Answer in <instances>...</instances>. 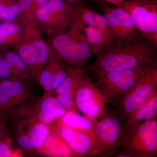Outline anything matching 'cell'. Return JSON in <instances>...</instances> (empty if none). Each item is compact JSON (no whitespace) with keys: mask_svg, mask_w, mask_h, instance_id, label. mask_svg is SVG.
Wrapping results in <instances>:
<instances>
[{"mask_svg":"<svg viewBox=\"0 0 157 157\" xmlns=\"http://www.w3.org/2000/svg\"><path fill=\"white\" fill-rule=\"evenodd\" d=\"M155 47L137 33L130 38L116 39L98 54L87 71L96 78L109 72L151 65L157 62Z\"/></svg>","mask_w":157,"mask_h":157,"instance_id":"cell-1","label":"cell"},{"mask_svg":"<svg viewBox=\"0 0 157 157\" xmlns=\"http://www.w3.org/2000/svg\"><path fill=\"white\" fill-rule=\"evenodd\" d=\"M122 151L116 157H156L157 118L144 121L125 132Z\"/></svg>","mask_w":157,"mask_h":157,"instance_id":"cell-2","label":"cell"},{"mask_svg":"<svg viewBox=\"0 0 157 157\" xmlns=\"http://www.w3.org/2000/svg\"><path fill=\"white\" fill-rule=\"evenodd\" d=\"M74 101L77 110L94 122L107 112V97L85 73L76 86Z\"/></svg>","mask_w":157,"mask_h":157,"instance_id":"cell-3","label":"cell"},{"mask_svg":"<svg viewBox=\"0 0 157 157\" xmlns=\"http://www.w3.org/2000/svg\"><path fill=\"white\" fill-rule=\"evenodd\" d=\"M152 64L105 73L95 78L94 82L105 94L109 103H111L128 92Z\"/></svg>","mask_w":157,"mask_h":157,"instance_id":"cell-4","label":"cell"},{"mask_svg":"<svg viewBox=\"0 0 157 157\" xmlns=\"http://www.w3.org/2000/svg\"><path fill=\"white\" fill-rule=\"evenodd\" d=\"M156 90L157 62L151 65L136 84L121 98L116 108L115 113L123 121L126 122L135 109Z\"/></svg>","mask_w":157,"mask_h":157,"instance_id":"cell-5","label":"cell"},{"mask_svg":"<svg viewBox=\"0 0 157 157\" xmlns=\"http://www.w3.org/2000/svg\"><path fill=\"white\" fill-rule=\"evenodd\" d=\"M132 16L137 30L157 46V0H124L118 6Z\"/></svg>","mask_w":157,"mask_h":157,"instance_id":"cell-6","label":"cell"},{"mask_svg":"<svg viewBox=\"0 0 157 157\" xmlns=\"http://www.w3.org/2000/svg\"><path fill=\"white\" fill-rule=\"evenodd\" d=\"M95 135L104 156L113 155L123 141L124 122L115 113L107 111L96 123Z\"/></svg>","mask_w":157,"mask_h":157,"instance_id":"cell-7","label":"cell"},{"mask_svg":"<svg viewBox=\"0 0 157 157\" xmlns=\"http://www.w3.org/2000/svg\"><path fill=\"white\" fill-rule=\"evenodd\" d=\"M59 133L74 154L81 157H104L94 133L73 129L61 123Z\"/></svg>","mask_w":157,"mask_h":157,"instance_id":"cell-8","label":"cell"},{"mask_svg":"<svg viewBox=\"0 0 157 157\" xmlns=\"http://www.w3.org/2000/svg\"><path fill=\"white\" fill-rule=\"evenodd\" d=\"M85 74V71L80 68L67 73V77L56 90L57 99L67 111H76L74 101V95L77 83Z\"/></svg>","mask_w":157,"mask_h":157,"instance_id":"cell-9","label":"cell"},{"mask_svg":"<svg viewBox=\"0 0 157 157\" xmlns=\"http://www.w3.org/2000/svg\"><path fill=\"white\" fill-rule=\"evenodd\" d=\"M79 29L77 27L73 34L69 35L70 39V63L81 69L94 56L84 33H80Z\"/></svg>","mask_w":157,"mask_h":157,"instance_id":"cell-10","label":"cell"},{"mask_svg":"<svg viewBox=\"0 0 157 157\" xmlns=\"http://www.w3.org/2000/svg\"><path fill=\"white\" fill-rule=\"evenodd\" d=\"M157 90L129 117L124 124L125 132L144 121L157 117Z\"/></svg>","mask_w":157,"mask_h":157,"instance_id":"cell-11","label":"cell"},{"mask_svg":"<svg viewBox=\"0 0 157 157\" xmlns=\"http://www.w3.org/2000/svg\"><path fill=\"white\" fill-rule=\"evenodd\" d=\"M50 134L47 125L40 122L37 123L25 134L18 137L19 146L25 149H36L42 147Z\"/></svg>","mask_w":157,"mask_h":157,"instance_id":"cell-12","label":"cell"},{"mask_svg":"<svg viewBox=\"0 0 157 157\" xmlns=\"http://www.w3.org/2000/svg\"><path fill=\"white\" fill-rule=\"evenodd\" d=\"M48 54L47 45L42 41L25 45L19 51L20 56L25 64L30 66L44 63L48 58Z\"/></svg>","mask_w":157,"mask_h":157,"instance_id":"cell-13","label":"cell"},{"mask_svg":"<svg viewBox=\"0 0 157 157\" xmlns=\"http://www.w3.org/2000/svg\"><path fill=\"white\" fill-rule=\"evenodd\" d=\"M67 112L57 98L48 97L44 99L40 105L39 115L40 122L49 124L57 119L61 118Z\"/></svg>","mask_w":157,"mask_h":157,"instance_id":"cell-14","label":"cell"},{"mask_svg":"<svg viewBox=\"0 0 157 157\" xmlns=\"http://www.w3.org/2000/svg\"><path fill=\"white\" fill-rule=\"evenodd\" d=\"M61 120V123L64 125L76 130L91 132L95 135L96 123L76 111H67Z\"/></svg>","mask_w":157,"mask_h":157,"instance_id":"cell-15","label":"cell"},{"mask_svg":"<svg viewBox=\"0 0 157 157\" xmlns=\"http://www.w3.org/2000/svg\"><path fill=\"white\" fill-rule=\"evenodd\" d=\"M110 9L123 32L125 39L133 36L137 33L133 18L128 12L115 6H110Z\"/></svg>","mask_w":157,"mask_h":157,"instance_id":"cell-16","label":"cell"},{"mask_svg":"<svg viewBox=\"0 0 157 157\" xmlns=\"http://www.w3.org/2000/svg\"><path fill=\"white\" fill-rule=\"evenodd\" d=\"M23 86L17 81L7 80L0 84V106L7 104L12 98H17L24 92Z\"/></svg>","mask_w":157,"mask_h":157,"instance_id":"cell-17","label":"cell"},{"mask_svg":"<svg viewBox=\"0 0 157 157\" xmlns=\"http://www.w3.org/2000/svg\"><path fill=\"white\" fill-rule=\"evenodd\" d=\"M81 29L84 32L93 56L98 55L105 47L104 38L99 29L97 26H86Z\"/></svg>","mask_w":157,"mask_h":157,"instance_id":"cell-18","label":"cell"},{"mask_svg":"<svg viewBox=\"0 0 157 157\" xmlns=\"http://www.w3.org/2000/svg\"><path fill=\"white\" fill-rule=\"evenodd\" d=\"M96 2L104 14V15L107 19L110 27L114 32L116 37V39H124V36L122 30L119 25L116 18L110 9V5L109 4L101 1L96 0Z\"/></svg>","mask_w":157,"mask_h":157,"instance_id":"cell-19","label":"cell"},{"mask_svg":"<svg viewBox=\"0 0 157 157\" xmlns=\"http://www.w3.org/2000/svg\"><path fill=\"white\" fill-rule=\"evenodd\" d=\"M94 14L96 25L104 38L106 48L115 41L116 39L115 34L104 15L98 14L95 11Z\"/></svg>","mask_w":157,"mask_h":157,"instance_id":"cell-20","label":"cell"},{"mask_svg":"<svg viewBox=\"0 0 157 157\" xmlns=\"http://www.w3.org/2000/svg\"><path fill=\"white\" fill-rule=\"evenodd\" d=\"M53 45L60 56L70 63V39L69 35L62 34L56 37Z\"/></svg>","mask_w":157,"mask_h":157,"instance_id":"cell-21","label":"cell"},{"mask_svg":"<svg viewBox=\"0 0 157 157\" xmlns=\"http://www.w3.org/2000/svg\"><path fill=\"white\" fill-rule=\"evenodd\" d=\"M95 11L85 7H82L78 11V21L77 25L80 28L86 26H97L95 18Z\"/></svg>","mask_w":157,"mask_h":157,"instance_id":"cell-22","label":"cell"},{"mask_svg":"<svg viewBox=\"0 0 157 157\" xmlns=\"http://www.w3.org/2000/svg\"><path fill=\"white\" fill-rule=\"evenodd\" d=\"M21 10L17 5L6 6L0 4V17L6 20L12 21L19 15Z\"/></svg>","mask_w":157,"mask_h":157,"instance_id":"cell-23","label":"cell"},{"mask_svg":"<svg viewBox=\"0 0 157 157\" xmlns=\"http://www.w3.org/2000/svg\"><path fill=\"white\" fill-rule=\"evenodd\" d=\"M6 60L10 67H14L22 70L25 68V63L20 56L12 52H9L6 55Z\"/></svg>","mask_w":157,"mask_h":157,"instance_id":"cell-24","label":"cell"},{"mask_svg":"<svg viewBox=\"0 0 157 157\" xmlns=\"http://www.w3.org/2000/svg\"><path fill=\"white\" fill-rule=\"evenodd\" d=\"M18 30L17 26L11 24L5 23L0 25V43L4 41L7 36L16 33Z\"/></svg>","mask_w":157,"mask_h":157,"instance_id":"cell-25","label":"cell"},{"mask_svg":"<svg viewBox=\"0 0 157 157\" xmlns=\"http://www.w3.org/2000/svg\"><path fill=\"white\" fill-rule=\"evenodd\" d=\"M53 74L48 70L43 71L40 77V82L46 92H49L52 89Z\"/></svg>","mask_w":157,"mask_h":157,"instance_id":"cell-26","label":"cell"},{"mask_svg":"<svg viewBox=\"0 0 157 157\" xmlns=\"http://www.w3.org/2000/svg\"><path fill=\"white\" fill-rule=\"evenodd\" d=\"M67 73L64 69H59L53 74L52 77V89L56 90V89L63 83L67 77Z\"/></svg>","mask_w":157,"mask_h":157,"instance_id":"cell-27","label":"cell"},{"mask_svg":"<svg viewBox=\"0 0 157 157\" xmlns=\"http://www.w3.org/2000/svg\"><path fill=\"white\" fill-rule=\"evenodd\" d=\"M52 13L47 2L40 6L37 12L38 19L42 21H46L49 19V15Z\"/></svg>","mask_w":157,"mask_h":157,"instance_id":"cell-28","label":"cell"},{"mask_svg":"<svg viewBox=\"0 0 157 157\" xmlns=\"http://www.w3.org/2000/svg\"><path fill=\"white\" fill-rule=\"evenodd\" d=\"M10 69V66L6 60L0 58V78H7L9 76Z\"/></svg>","mask_w":157,"mask_h":157,"instance_id":"cell-29","label":"cell"},{"mask_svg":"<svg viewBox=\"0 0 157 157\" xmlns=\"http://www.w3.org/2000/svg\"><path fill=\"white\" fill-rule=\"evenodd\" d=\"M12 156V152L7 144L0 142V157Z\"/></svg>","mask_w":157,"mask_h":157,"instance_id":"cell-30","label":"cell"},{"mask_svg":"<svg viewBox=\"0 0 157 157\" xmlns=\"http://www.w3.org/2000/svg\"><path fill=\"white\" fill-rule=\"evenodd\" d=\"M35 0H20L19 6L21 10H28L34 2Z\"/></svg>","mask_w":157,"mask_h":157,"instance_id":"cell-31","label":"cell"},{"mask_svg":"<svg viewBox=\"0 0 157 157\" xmlns=\"http://www.w3.org/2000/svg\"><path fill=\"white\" fill-rule=\"evenodd\" d=\"M101 1H104L108 4L113 5L115 7H118L123 2L124 0H101Z\"/></svg>","mask_w":157,"mask_h":157,"instance_id":"cell-32","label":"cell"},{"mask_svg":"<svg viewBox=\"0 0 157 157\" xmlns=\"http://www.w3.org/2000/svg\"><path fill=\"white\" fill-rule=\"evenodd\" d=\"M49 1V0H35L34 2H36L38 5L42 6V5L45 4Z\"/></svg>","mask_w":157,"mask_h":157,"instance_id":"cell-33","label":"cell"},{"mask_svg":"<svg viewBox=\"0 0 157 157\" xmlns=\"http://www.w3.org/2000/svg\"><path fill=\"white\" fill-rule=\"evenodd\" d=\"M70 1H73V0H70Z\"/></svg>","mask_w":157,"mask_h":157,"instance_id":"cell-34","label":"cell"}]
</instances>
